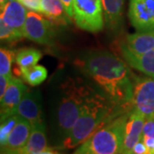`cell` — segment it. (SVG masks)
Here are the masks:
<instances>
[{"mask_svg":"<svg viewBox=\"0 0 154 154\" xmlns=\"http://www.w3.org/2000/svg\"><path fill=\"white\" fill-rule=\"evenodd\" d=\"M23 34L25 38L41 45L53 44L55 31L51 22L38 12L28 11Z\"/></svg>","mask_w":154,"mask_h":154,"instance_id":"obj_7","label":"cell"},{"mask_svg":"<svg viewBox=\"0 0 154 154\" xmlns=\"http://www.w3.org/2000/svg\"><path fill=\"white\" fill-rule=\"evenodd\" d=\"M77 64L119 109L132 110L134 74L125 61L110 51L89 52Z\"/></svg>","mask_w":154,"mask_h":154,"instance_id":"obj_1","label":"cell"},{"mask_svg":"<svg viewBox=\"0 0 154 154\" xmlns=\"http://www.w3.org/2000/svg\"><path fill=\"white\" fill-rule=\"evenodd\" d=\"M16 55L11 50L1 48L0 50V75H11V66Z\"/></svg>","mask_w":154,"mask_h":154,"instance_id":"obj_21","label":"cell"},{"mask_svg":"<svg viewBox=\"0 0 154 154\" xmlns=\"http://www.w3.org/2000/svg\"><path fill=\"white\" fill-rule=\"evenodd\" d=\"M22 76L28 84L35 87L45 82L47 77V70L42 65H35L22 72Z\"/></svg>","mask_w":154,"mask_h":154,"instance_id":"obj_19","label":"cell"},{"mask_svg":"<svg viewBox=\"0 0 154 154\" xmlns=\"http://www.w3.org/2000/svg\"><path fill=\"white\" fill-rule=\"evenodd\" d=\"M18 1H20V0H18Z\"/></svg>","mask_w":154,"mask_h":154,"instance_id":"obj_32","label":"cell"},{"mask_svg":"<svg viewBox=\"0 0 154 154\" xmlns=\"http://www.w3.org/2000/svg\"><path fill=\"white\" fill-rule=\"evenodd\" d=\"M27 8L18 0H9L1 10V17L6 24L17 33L23 34V28L28 15Z\"/></svg>","mask_w":154,"mask_h":154,"instance_id":"obj_12","label":"cell"},{"mask_svg":"<svg viewBox=\"0 0 154 154\" xmlns=\"http://www.w3.org/2000/svg\"><path fill=\"white\" fill-rule=\"evenodd\" d=\"M125 0H102L106 28L111 33H117L123 20Z\"/></svg>","mask_w":154,"mask_h":154,"instance_id":"obj_14","label":"cell"},{"mask_svg":"<svg viewBox=\"0 0 154 154\" xmlns=\"http://www.w3.org/2000/svg\"><path fill=\"white\" fill-rule=\"evenodd\" d=\"M127 49L135 54H144L154 50V31L137 32L126 36L122 42Z\"/></svg>","mask_w":154,"mask_h":154,"instance_id":"obj_16","label":"cell"},{"mask_svg":"<svg viewBox=\"0 0 154 154\" xmlns=\"http://www.w3.org/2000/svg\"><path fill=\"white\" fill-rule=\"evenodd\" d=\"M132 107L146 117L154 115V79L133 76Z\"/></svg>","mask_w":154,"mask_h":154,"instance_id":"obj_6","label":"cell"},{"mask_svg":"<svg viewBox=\"0 0 154 154\" xmlns=\"http://www.w3.org/2000/svg\"><path fill=\"white\" fill-rule=\"evenodd\" d=\"M146 118L143 114L136 110H130L125 125L122 153L130 154L134 146L141 139Z\"/></svg>","mask_w":154,"mask_h":154,"instance_id":"obj_11","label":"cell"},{"mask_svg":"<svg viewBox=\"0 0 154 154\" xmlns=\"http://www.w3.org/2000/svg\"><path fill=\"white\" fill-rule=\"evenodd\" d=\"M28 90L27 86L17 77H11L8 88L1 101V122L5 120L11 116L17 113L18 105L22 96Z\"/></svg>","mask_w":154,"mask_h":154,"instance_id":"obj_9","label":"cell"},{"mask_svg":"<svg viewBox=\"0 0 154 154\" xmlns=\"http://www.w3.org/2000/svg\"><path fill=\"white\" fill-rule=\"evenodd\" d=\"M17 114L21 117L27 119L32 125L44 122L42 111V97L38 90L28 89L26 91L18 105Z\"/></svg>","mask_w":154,"mask_h":154,"instance_id":"obj_10","label":"cell"},{"mask_svg":"<svg viewBox=\"0 0 154 154\" xmlns=\"http://www.w3.org/2000/svg\"><path fill=\"white\" fill-rule=\"evenodd\" d=\"M123 113L125 112L96 88L86 99L80 116L60 149H72L80 146L99 128Z\"/></svg>","mask_w":154,"mask_h":154,"instance_id":"obj_3","label":"cell"},{"mask_svg":"<svg viewBox=\"0 0 154 154\" xmlns=\"http://www.w3.org/2000/svg\"><path fill=\"white\" fill-rule=\"evenodd\" d=\"M12 76L0 75V99L4 97Z\"/></svg>","mask_w":154,"mask_h":154,"instance_id":"obj_26","label":"cell"},{"mask_svg":"<svg viewBox=\"0 0 154 154\" xmlns=\"http://www.w3.org/2000/svg\"><path fill=\"white\" fill-rule=\"evenodd\" d=\"M9 0H0V8H1V10L5 7V5H6V3L8 2Z\"/></svg>","mask_w":154,"mask_h":154,"instance_id":"obj_30","label":"cell"},{"mask_svg":"<svg viewBox=\"0 0 154 154\" xmlns=\"http://www.w3.org/2000/svg\"><path fill=\"white\" fill-rule=\"evenodd\" d=\"M122 59L128 65L154 79V50L144 54L133 53L123 45H119Z\"/></svg>","mask_w":154,"mask_h":154,"instance_id":"obj_13","label":"cell"},{"mask_svg":"<svg viewBox=\"0 0 154 154\" xmlns=\"http://www.w3.org/2000/svg\"><path fill=\"white\" fill-rule=\"evenodd\" d=\"M20 116L18 114L11 116L10 117L6 118L5 120L1 122V126H0V146L1 148L4 147L7 143L9 135L15 128L17 122L19 120Z\"/></svg>","mask_w":154,"mask_h":154,"instance_id":"obj_20","label":"cell"},{"mask_svg":"<svg viewBox=\"0 0 154 154\" xmlns=\"http://www.w3.org/2000/svg\"><path fill=\"white\" fill-rule=\"evenodd\" d=\"M24 37L22 34L17 33L11 27H9L2 19H0V38L1 41L5 42H14L20 40Z\"/></svg>","mask_w":154,"mask_h":154,"instance_id":"obj_22","label":"cell"},{"mask_svg":"<svg viewBox=\"0 0 154 154\" xmlns=\"http://www.w3.org/2000/svg\"><path fill=\"white\" fill-rule=\"evenodd\" d=\"M128 18L137 32L154 31V0H129Z\"/></svg>","mask_w":154,"mask_h":154,"instance_id":"obj_8","label":"cell"},{"mask_svg":"<svg viewBox=\"0 0 154 154\" xmlns=\"http://www.w3.org/2000/svg\"><path fill=\"white\" fill-rule=\"evenodd\" d=\"M119 154H124V153H119Z\"/></svg>","mask_w":154,"mask_h":154,"instance_id":"obj_31","label":"cell"},{"mask_svg":"<svg viewBox=\"0 0 154 154\" xmlns=\"http://www.w3.org/2000/svg\"><path fill=\"white\" fill-rule=\"evenodd\" d=\"M60 1L63 5V8L65 10V12L68 15V17L71 20L74 19V8H73L74 0H60Z\"/></svg>","mask_w":154,"mask_h":154,"instance_id":"obj_27","label":"cell"},{"mask_svg":"<svg viewBox=\"0 0 154 154\" xmlns=\"http://www.w3.org/2000/svg\"><path fill=\"white\" fill-rule=\"evenodd\" d=\"M31 130L32 124L30 122L20 116L16 126L9 135L7 143L4 147L1 148V152L16 151L24 147L29 139Z\"/></svg>","mask_w":154,"mask_h":154,"instance_id":"obj_15","label":"cell"},{"mask_svg":"<svg viewBox=\"0 0 154 154\" xmlns=\"http://www.w3.org/2000/svg\"><path fill=\"white\" fill-rule=\"evenodd\" d=\"M141 139L144 141L145 145L146 146V147L148 149L149 154H154V139L152 137H149L146 135L142 134Z\"/></svg>","mask_w":154,"mask_h":154,"instance_id":"obj_28","label":"cell"},{"mask_svg":"<svg viewBox=\"0 0 154 154\" xmlns=\"http://www.w3.org/2000/svg\"><path fill=\"white\" fill-rule=\"evenodd\" d=\"M129 111L116 116L99 128L81 144L73 154L122 153L125 125Z\"/></svg>","mask_w":154,"mask_h":154,"instance_id":"obj_4","label":"cell"},{"mask_svg":"<svg viewBox=\"0 0 154 154\" xmlns=\"http://www.w3.org/2000/svg\"><path fill=\"white\" fill-rule=\"evenodd\" d=\"M39 12L55 23L65 24L71 20L68 17L60 0H41Z\"/></svg>","mask_w":154,"mask_h":154,"instance_id":"obj_17","label":"cell"},{"mask_svg":"<svg viewBox=\"0 0 154 154\" xmlns=\"http://www.w3.org/2000/svg\"><path fill=\"white\" fill-rule=\"evenodd\" d=\"M130 154H149L148 149L144 143L142 139H140L136 143V145L134 146V148H133L132 152H130Z\"/></svg>","mask_w":154,"mask_h":154,"instance_id":"obj_25","label":"cell"},{"mask_svg":"<svg viewBox=\"0 0 154 154\" xmlns=\"http://www.w3.org/2000/svg\"><path fill=\"white\" fill-rule=\"evenodd\" d=\"M42 53L35 48H23L18 51L16 54L15 61L22 75V72L28 70V69L37 65L38 62L40 60Z\"/></svg>","mask_w":154,"mask_h":154,"instance_id":"obj_18","label":"cell"},{"mask_svg":"<svg viewBox=\"0 0 154 154\" xmlns=\"http://www.w3.org/2000/svg\"><path fill=\"white\" fill-rule=\"evenodd\" d=\"M96 88L80 76H68L58 87V99L51 120V139L60 149L75 125L88 97Z\"/></svg>","mask_w":154,"mask_h":154,"instance_id":"obj_2","label":"cell"},{"mask_svg":"<svg viewBox=\"0 0 154 154\" xmlns=\"http://www.w3.org/2000/svg\"><path fill=\"white\" fill-rule=\"evenodd\" d=\"M142 134L154 139V115L146 118Z\"/></svg>","mask_w":154,"mask_h":154,"instance_id":"obj_23","label":"cell"},{"mask_svg":"<svg viewBox=\"0 0 154 154\" xmlns=\"http://www.w3.org/2000/svg\"><path fill=\"white\" fill-rule=\"evenodd\" d=\"M74 20L79 28L98 33L105 26L102 0H74Z\"/></svg>","mask_w":154,"mask_h":154,"instance_id":"obj_5","label":"cell"},{"mask_svg":"<svg viewBox=\"0 0 154 154\" xmlns=\"http://www.w3.org/2000/svg\"><path fill=\"white\" fill-rule=\"evenodd\" d=\"M40 1L41 0H20V2L27 9L36 12L40 11Z\"/></svg>","mask_w":154,"mask_h":154,"instance_id":"obj_24","label":"cell"},{"mask_svg":"<svg viewBox=\"0 0 154 154\" xmlns=\"http://www.w3.org/2000/svg\"><path fill=\"white\" fill-rule=\"evenodd\" d=\"M37 154H60L59 152H57V151H54L52 148H51V147H48V148H46L44 151H42V152H38Z\"/></svg>","mask_w":154,"mask_h":154,"instance_id":"obj_29","label":"cell"}]
</instances>
